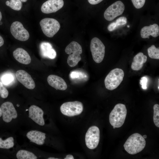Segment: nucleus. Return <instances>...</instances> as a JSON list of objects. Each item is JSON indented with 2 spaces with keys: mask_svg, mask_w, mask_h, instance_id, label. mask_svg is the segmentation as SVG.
Masks as SVG:
<instances>
[{
  "mask_svg": "<svg viewBox=\"0 0 159 159\" xmlns=\"http://www.w3.org/2000/svg\"><path fill=\"white\" fill-rule=\"evenodd\" d=\"M146 145V141L143 136L135 133L130 136L124 145L125 150L129 154L134 155L142 151Z\"/></svg>",
  "mask_w": 159,
  "mask_h": 159,
  "instance_id": "f257e3e1",
  "label": "nucleus"
},
{
  "mask_svg": "<svg viewBox=\"0 0 159 159\" xmlns=\"http://www.w3.org/2000/svg\"><path fill=\"white\" fill-rule=\"evenodd\" d=\"M127 114V110L124 104L116 105L110 112L109 121L110 124L115 128L121 127L124 123Z\"/></svg>",
  "mask_w": 159,
  "mask_h": 159,
  "instance_id": "f03ea898",
  "label": "nucleus"
},
{
  "mask_svg": "<svg viewBox=\"0 0 159 159\" xmlns=\"http://www.w3.org/2000/svg\"><path fill=\"white\" fill-rule=\"evenodd\" d=\"M65 52L69 55L67 59V63L70 67L77 65L81 59L80 55L82 53V47L77 42L72 41L66 47Z\"/></svg>",
  "mask_w": 159,
  "mask_h": 159,
  "instance_id": "7ed1b4c3",
  "label": "nucleus"
},
{
  "mask_svg": "<svg viewBox=\"0 0 159 159\" xmlns=\"http://www.w3.org/2000/svg\"><path fill=\"white\" fill-rule=\"evenodd\" d=\"M124 75V72L121 69L116 68L112 70L105 80L106 88L110 90L116 89L123 80Z\"/></svg>",
  "mask_w": 159,
  "mask_h": 159,
  "instance_id": "20e7f679",
  "label": "nucleus"
},
{
  "mask_svg": "<svg viewBox=\"0 0 159 159\" xmlns=\"http://www.w3.org/2000/svg\"><path fill=\"white\" fill-rule=\"evenodd\" d=\"M42 30L47 37H52L58 31L60 27L59 22L56 19L46 18L39 22Z\"/></svg>",
  "mask_w": 159,
  "mask_h": 159,
  "instance_id": "39448f33",
  "label": "nucleus"
},
{
  "mask_svg": "<svg viewBox=\"0 0 159 159\" xmlns=\"http://www.w3.org/2000/svg\"><path fill=\"white\" fill-rule=\"evenodd\" d=\"M90 49L92 58L97 63H100L103 60L105 53V47L98 38L95 37L91 41Z\"/></svg>",
  "mask_w": 159,
  "mask_h": 159,
  "instance_id": "423d86ee",
  "label": "nucleus"
},
{
  "mask_svg": "<svg viewBox=\"0 0 159 159\" xmlns=\"http://www.w3.org/2000/svg\"><path fill=\"white\" fill-rule=\"evenodd\" d=\"M83 109L82 103L77 101L64 103L60 107L62 113L69 117H72L80 114L82 112Z\"/></svg>",
  "mask_w": 159,
  "mask_h": 159,
  "instance_id": "0eeeda50",
  "label": "nucleus"
},
{
  "mask_svg": "<svg viewBox=\"0 0 159 159\" xmlns=\"http://www.w3.org/2000/svg\"><path fill=\"white\" fill-rule=\"evenodd\" d=\"M100 140V131L98 127L92 126L87 132L85 136V141L87 147L94 149L98 146Z\"/></svg>",
  "mask_w": 159,
  "mask_h": 159,
  "instance_id": "6e6552de",
  "label": "nucleus"
},
{
  "mask_svg": "<svg viewBox=\"0 0 159 159\" xmlns=\"http://www.w3.org/2000/svg\"><path fill=\"white\" fill-rule=\"evenodd\" d=\"M125 8L124 5L121 1H117L109 6L105 10L104 14V17L107 21H112L121 15Z\"/></svg>",
  "mask_w": 159,
  "mask_h": 159,
  "instance_id": "1a4fd4ad",
  "label": "nucleus"
},
{
  "mask_svg": "<svg viewBox=\"0 0 159 159\" xmlns=\"http://www.w3.org/2000/svg\"><path fill=\"white\" fill-rule=\"evenodd\" d=\"M10 32L13 36L16 39L21 41L28 39L29 34L22 23L18 21L13 22L11 25Z\"/></svg>",
  "mask_w": 159,
  "mask_h": 159,
  "instance_id": "9d476101",
  "label": "nucleus"
},
{
  "mask_svg": "<svg viewBox=\"0 0 159 159\" xmlns=\"http://www.w3.org/2000/svg\"><path fill=\"white\" fill-rule=\"evenodd\" d=\"M3 120L6 122H10L13 119L16 118L17 112L13 104L11 102H6L1 106Z\"/></svg>",
  "mask_w": 159,
  "mask_h": 159,
  "instance_id": "9b49d317",
  "label": "nucleus"
},
{
  "mask_svg": "<svg viewBox=\"0 0 159 159\" xmlns=\"http://www.w3.org/2000/svg\"><path fill=\"white\" fill-rule=\"evenodd\" d=\"M15 75L18 80L27 88L32 90L35 87V82L31 75L23 70H17Z\"/></svg>",
  "mask_w": 159,
  "mask_h": 159,
  "instance_id": "f8f14e48",
  "label": "nucleus"
},
{
  "mask_svg": "<svg viewBox=\"0 0 159 159\" xmlns=\"http://www.w3.org/2000/svg\"><path fill=\"white\" fill-rule=\"evenodd\" d=\"M64 4L63 0H48L42 4L41 10L45 14L55 12L62 8Z\"/></svg>",
  "mask_w": 159,
  "mask_h": 159,
  "instance_id": "ddd939ff",
  "label": "nucleus"
},
{
  "mask_svg": "<svg viewBox=\"0 0 159 159\" xmlns=\"http://www.w3.org/2000/svg\"><path fill=\"white\" fill-rule=\"evenodd\" d=\"M28 111L29 117L38 125L43 126L44 125V112L41 108L35 105H32L29 108Z\"/></svg>",
  "mask_w": 159,
  "mask_h": 159,
  "instance_id": "4468645a",
  "label": "nucleus"
},
{
  "mask_svg": "<svg viewBox=\"0 0 159 159\" xmlns=\"http://www.w3.org/2000/svg\"><path fill=\"white\" fill-rule=\"evenodd\" d=\"M48 84L57 90H64L67 88V85L62 77L55 75L51 74L47 78Z\"/></svg>",
  "mask_w": 159,
  "mask_h": 159,
  "instance_id": "2eb2a0df",
  "label": "nucleus"
},
{
  "mask_svg": "<svg viewBox=\"0 0 159 159\" xmlns=\"http://www.w3.org/2000/svg\"><path fill=\"white\" fill-rule=\"evenodd\" d=\"M13 55L14 58L21 63L28 64L31 62V59L29 55L22 48H18L14 51Z\"/></svg>",
  "mask_w": 159,
  "mask_h": 159,
  "instance_id": "dca6fc26",
  "label": "nucleus"
},
{
  "mask_svg": "<svg viewBox=\"0 0 159 159\" xmlns=\"http://www.w3.org/2000/svg\"><path fill=\"white\" fill-rule=\"evenodd\" d=\"M46 134L36 130H32L28 132L26 135L30 141L39 145H42L44 143Z\"/></svg>",
  "mask_w": 159,
  "mask_h": 159,
  "instance_id": "f3484780",
  "label": "nucleus"
},
{
  "mask_svg": "<svg viewBox=\"0 0 159 159\" xmlns=\"http://www.w3.org/2000/svg\"><path fill=\"white\" fill-rule=\"evenodd\" d=\"M40 51L42 56L44 58L54 59L56 57L55 50L52 48L51 44L46 42H43L40 44Z\"/></svg>",
  "mask_w": 159,
  "mask_h": 159,
  "instance_id": "a211bd4d",
  "label": "nucleus"
},
{
  "mask_svg": "<svg viewBox=\"0 0 159 159\" xmlns=\"http://www.w3.org/2000/svg\"><path fill=\"white\" fill-rule=\"evenodd\" d=\"M140 35L143 38H149L150 35L156 37L159 35V26L156 24L145 26L141 30Z\"/></svg>",
  "mask_w": 159,
  "mask_h": 159,
  "instance_id": "6ab92c4d",
  "label": "nucleus"
},
{
  "mask_svg": "<svg viewBox=\"0 0 159 159\" xmlns=\"http://www.w3.org/2000/svg\"><path fill=\"white\" fill-rule=\"evenodd\" d=\"M147 60V57L141 52L137 54L134 57L131 65V69L134 70L138 71L143 66Z\"/></svg>",
  "mask_w": 159,
  "mask_h": 159,
  "instance_id": "aec40b11",
  "label": "nucleus"
},
{
  "mask_svg": "<svg viewBox=\"0 0 159 159\" xmlns=\"http://www.w3.org/2000/svg\"><path fill=\"white\" fill-rule=\"evenodd\" d=\"M127 23V19L125 16H121L117 19L115 22L109 24L107 27L108 31L112 32L115 30L120 26L125 24Z\"/></svg>",
  "mask_w": 159,
  "mask_h": 159,
  "instance_id": "412c9836",
  "label": "nucleus"
},
{
  "mask_svg": "<svg viewBox=\"0 0 159 159\" xmlns=\"http://www.w3.org/2000/svg\"><path fill=\"white\" fill-rule=\"evenodd\" d=\"M74 70L71 71L70 73V77L72 79L76 80H87V74L83 71L82 70V69H80Z\"/></svg>",
  "mask_w": 159,
  "mask_h": 159,
  "instance_id": "4be33fe9",
  "label": "nucleus"
},
{
  "mask_svg": "<svg viewBox=\"0 0 159 159\" xmlns=\"http://www.w3.org/2000/svg\"><path fill=\"white\" fill-rule=\"evenodd\" d=\"M16 157L18 159H37V157L33 153L25 150H21L18 151Z\"/></svg>",
  "mask_w": 159,
  "mask_h": 159,
  "instance_id": "5701e85b",
  "label": "nucleus"
},
{
  "mask_svg": "<svg viewBox=\"0 0 159 159\" xmlns=\"http://www.w3.org/2000/svg\"><path fill=\"white\" fill-rule=\"evenodd\" d=\"M14 145V139L13 137H10L4 140L0 138V148L8 149L13 147Z\"/></svg>",
  "mask_w": 159,
  "mask_h": 159,
  "instance_id": "b1692460",
  "label": "nucleus"
},
{
  "mask_svg": "<svg viewBox=\"0 0 159 159\" xmlns=\"http://www.w3.org/2000/svg\"><path fill=\"white\" fill-rule=\"evenodd\" d=\"M6 5L12 9L16 10H20L22 7V2L20 0H10L6 2Z\"/></svg>",
  "mask_w": 159,
  "mask_h": 159,
  "instance_id": "393cba45",
  "label": "nucleus"
},
{
  "mask_svg": "<svg viewBox=\"0 0 159 159\" xmlns=\"http://www.w3.org/2000/svg\"><path fill=\"white\" fill-rule=\"evenodd\" d=\"M149 56L152 59H159V49L154 45H152L148 49Z\"/></svg>",
  "mask_w": 159,
  "mask_h": 159,
  "instance_id": "a878e982",
  "label": "nucleus"
},
{
  "mask_svg": "<svg viewBox=\"0 0 159 159\" xmlns=\"http://www.w3.org/2000/svg\"><path fill=\"white\" fill-rule=\"evenodd\" d=\"M14 80V77L12 74L7 73L3 74L1 77V81L3 84L8 85L12 83Z\"/></svg>",
  "mask_w": 159,
  "mask_h": 159,
  "instance_id": "bb28decb",
  "label": "nucleus"
},
{
  "mask_svg": "<svg viewBox=\"0 0 159 159\" xmlns=\"http://www.w3.org/2000/svg\"><path fill=\"white\" fill-rule=\"evenodd\" d=\"M153 120L154 123L156 126L159 127V105L155 104L153 106Z\"/></svg>",
  "mask_w": 159,
  "mask_h": 159,
  "instance_id": "cd10ccee",
  "label": "nucleus"
},
{
  "mask_svg": "<svg viewBox=\"0 0 159 159\" xmlns=\"http://www.w3.org/2000/svg\"><path fill=\"white\" fill-rule=\"evenodd\" d=\"M9 95V92L6 88L3 85L1 82H0V95L3 98L7 97Z\"/></svg>",
  "mask_w": 159,
  "mask_h": 159,
  "instance_id": "c85d7f7f",
  "label": "nucleus"
},
{
  "mask_svg": "<svg viewBox=\"0 0 159 159\" xmlns=\"http://www.w3.org/2000/svg\"><path fill=\"white\" fill-rule=\"evenodd\" d=\"M134 7L139 9L142 7L144 5L145 0H131Z\"/></svg>",
  "mask_w": 159,
  "mask_h": 159,
  "instance_id": "c756f323",
  "label": "nucleus"
},
{
  "mask_svg": "<svg viewBox=\"0 0 159 159\" xmlns=\"http://www.w3.org/2000/svg\"><path fill=\"white\" fill-rule=\"evenodd\" d=\"M148 79L146 77H142L140 81V84L141 85L142 88L143 89H147V84L148 82Z\"/></svg>",
  "mask_w": 159,
  "mask_h": 159,
  "instance_id": "7c9ffc66",
  "label": "nucleus"
},
{
  "mask_svg": "<svg viewBox=\"0 0 159 159\" xmlns=\"http://www.w3.org/2000/svg\"><path fill=\"white\" fill-rule=\"evenodd\" d=\"M103 0H88L89 3L91 4L95 5L98 4Z\"/></svg>",
  "mask_w": 159,
  "mask_h": 159,
  "instance_id": "2f4dec72",
  "label": "nucleus"
},
{
  "mask_svg": "<svg viewBox=\"0 0 159 159\" xmlns=\"http://www.w3.org/2000/svg\"><path fill=\"white\" fill-rule=\"evenodd\" d=\"M74 158L72 155H66L64 159H74Z\"/></svg>",
  "mask_w": 159,
  "mask_h": 159,
  "instance_id": "473e14b6",
  "label": "nucleus"
},
{
  "mask_svg": "<svg viewBox=\"0 0 159 159\" xmlns=\"http://www.w3.org/2000/svg\"><path fill=\"white\" fill-rule=\"evenodd\" d=\"M4 41L2 37L0 35V47L2 46L4 44Z\"/></svg>",
  "mask_w": 159,
  "mask_h": 159,
  "instance_id": "72a5a7b5",
  "label": "nucleus"
},
{
  "mask_svg": "<svg viewBox=\"0 0 159 159\" xmlns=\"http://www.w3.org/2000/svg\"><path fill=\"white\" fill-rule=\"evenodd\" d=\"M2 18V16L1 13V11H0V21H1V20Z\"/></svg>",
  "mask_w": 159,
  "mask_h": 159,
  "instance_id": "f704fd0d",
  "label": "nucleus"
},
{
  "mask_svg": "<svg viewBox=\"0 0 159 159\" xmlns=\"http://www.w3.org/2000/svg\"><path fill=\"white\" fill-rule=\"evenodd\" d=\"M2 115L1 110V107H0V117Z\"/></svg>",
  "mask_w": 159,
  "mask_h": 159,
  "instance_id": "c9c22d12",
  "label": "nucleus"
},
{
  "mask_svg": "<svg viewBox=\"0 0 159 159\" xmlns=\"http://www.w3.org/2000/svg\"><path fill=\"white\" fill-rule=\"evenodd\" d=\"M48 159H58V158H56L54 157H49L48 158Z\"/></svg>",
  "mask_w": 159,
  "mask_h": 159,
  "instance_id": "e433bc0d",
  "label": "nucleus"
},
{
  "mask_svg": "<svg viewBox=\"0 0 159 159\" xmlns=\"http://www.w3.org/2000/svg\"><path fill=\"white\" fill-rule=\"evenodd\" d=\"M143 137L144 139H146L147 138V136L146 135H143Z\"/></svg>",
  "mask_w": 159,
  "mask_h": 159,
  "instance_id": "4c0bfd02",
  "label": "nucleus"
},
{
  "mask_svg": "<svg viewBox=\"0 0 159 159\" xmlns=\"http://www.w3.org/2000/svg\"><path fill=\"white\" fill-rule=\"evenodd\" d=\"M21 2H25L27 0H20Z\"/></svg>",
  "mask_w": 159,
  "mask_h": 159,
  "instance_id": "58836bf2",
  "label": "nucleus"
},
{
  "mask_svg": "<svg viewBox=\"0 0 159 159\" xmlns=\"http://www.w3.org/2000/svg\"><path fill=\"white\" fill-rule=\"evenodd\" d=\"M2 24V22L0 21V25H1Z\"/></svg>",
  "mask_w": 159,
  "mask_h": 159,
  "instance_id": "ea45409f",
  "label": "nucleus"
},
{
  "mask_svg": "<svg viewBox=\"0 0 159 159\" xmlns=\"http://www.w3.org/2000/svg\"><path fill=\"white\" fill-rule=\"evenodd\" d=\"M127 26L128 27H130V26L129 25H127Z\"/></svg>",
  "mask_w": 159,
  "mask_h": 159,
  "instance_id": "a19ab883",
  "label": "nucleus"
},
{
  "mask_svg": "<svg viewBox=\"0 0 159 159\" xmlns=\"http://www.w3.org/2000/svg\"><path fill=\"white\" fill-rule=\"evenodd\" d=\"M113 128L114 129H115V127H113Z\"/></svg>",
  "mask_w": 159,
  "mask_h": 159,
  "instance_id": "79ce46f5",
  "label": "nucleus"
}]
</instances>
